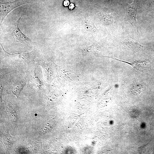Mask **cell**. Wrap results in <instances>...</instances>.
<instances>
[{
    "label": "cell",
    "mask_w": 154,
    "mask_h": 154,
    "mask_svg": "<svg viewBox=\"0 0 154 154\" xmlns=\"http://www.w3.org/2000/svg\"><path fill=\"white\" fill-rule=\"evenodd\" d=\"M75 7L73 3H71L70 4L69 8L70 9L72 10L74 9Z\"/></svg>",
    "instance_id": "8fae6325"
},
{
    "label": "cell",
    "mask_w": 154,
    "mask_h": 154,
    "mask_svg": "<svg viewBox=\"0 0 154 154\" xmlns=\"http://www.w3.org/2000/svg\"><path fill=\"white\" fill-rule=\"evenodd\" d=\"M69 4V2L68 0H66L64 2L63 4L65 6H67Z\"/></svg>",
    "instance_id": "30bf717a"
},
{
    "label": "cell",
    "mask_w": 154,
    "mask_h": 154,
    "mask_svg": "<svg viewBox=\"0 0 154 154\" xmlns=\"http://www.w3.org/2000/svg\"><path fill=\"white\" fill-rule=\"evenodd\" d=\"M139 0H134L131 4L127 3H125L126 13L124 20L129 22L131 25L136 29L137 35L139 34L137 21L136 19L137 11L138 7Z\"/></svg>",
    "instance_id": "6da1fadb"
},
{
    "label": "cell",
    "mask_w": 154,
    "mask_h": 154,
    "mask_svg": "<svg viewBox=\"0 0 154 154\" xmlns=\"http://www.w3.org/2000/svg\"><path fill=\"white\" fill-rule=\"evenodd\" d=\"M35 69L34 70V74L33 75V81L34 83L37 85L40 88V87L43 85L42 82L40 81L38 77L36 75V70Z\"/></svg>",
    "instance_id": "9c48e42d"
},
{
    "label": "cell",
    "mask_w": 154,
    "mask_h": 154,
    "mask_svg": "<svg viewBox=\"0 0 154 154\" xmlns=\"http://www.w3.org/2000/svg\"><path fill=\"white\" fill-rule=\"evenodd\" d=\"M143 89V87L141 84L137 83L132 86L131 92L133 95L138 96L142 92Z\"/></svg>",
    "instance_id": "52a82bcc"
},
{
    "label": "cell",
    "mask_w": 154,
    "mask_h": 154,
    "mask_svg": "<svg viewBox=\"0 0 154 154\" xmlns=\"http://www.w3.org/2000/svg\"><path fill=\"white\" fill-rule=\"evenodd\" d=\"M99 17L102 21L106 25H111L114 22V18L111 14L101 13Z\"/></svg>",
    "instance_id": "8992f818"
},
{
    "label": "cell",
    "mask_w": 154,
    "mask_h": 154,
    "mask_svg": "<svg viewBox=\"0 0 154 154\" xmlns=\"http://www.w3.org/2000/svg\"><path fill=\"white\" fill-rule=\"evenodd\" d=\"M121 43L125 49L141 51L144 48V46L135 42L130 37L125 39Z\"/></svg>",
    "instance_id": "277c9868"
},
{
    "label": "cell",
    "mask_w": 154,
    "mask_h": 154,
    "mask_svg": "<svg viewBox=\"0 0 154 154\" xmlns=\"http://www.w3.org/2000/svg\"><path fill=\"white\" fill-rule=\"evenodd\" d=\"M26 84V82H23L18 83L14 86L12 92L17 97H18L21 92Z\"/></svg>",
    "instance_id": "ba28073f"
},
{
    "label": "cell",
    "mask_w": 154,
    "mask_h": 154,
    "mask_svg": "<svg viewBox=\"0 0 154 154\" xmlns=\"http://www.w3.org/2000/svg\"><path fill=\"white\" fill-rule=\"evenodd\" d=\"M21 17H20L12 25V31L13 36L19 41L27 43H33L31 40L24 35L20 30L19 24Z\"/></svg>",
    "instance_id": "3957f363"
},
{
    "label": "cell",
    "mask_w": 154,
    "mask_h": 154,
    "mask_svg": "<svg viewBox=\"0 0 154 154\" xmlns=\"http://www.w3.org/2000/svg\"><path fill=\"white\" fill-rule=\"evenodd\" d=\"M31 0H17L15 1L0 3V20L2 23L4 19L11 11L21 5L29 3Z\"/></svg>",
    "instance_id": "7a4b0ae2"
},
{
    "label": "cell",
    "mask_w": 154,
    "mask_h": 154,
    "mask_svg": "<svg viewBox=\"0 0 154 154\" xmlns=\"http://www.w3.org/2000/svg\"><path fill=\"white\" fill-rule=\"evenodd\" d=\"M121 61L127 63L131 65L135 70L139 71L148 68L150 65V63L148 60L136 61L129 63L123 61Z\"/></svg>",
    "instance_id": "5b68a950"
}]
</instances>
